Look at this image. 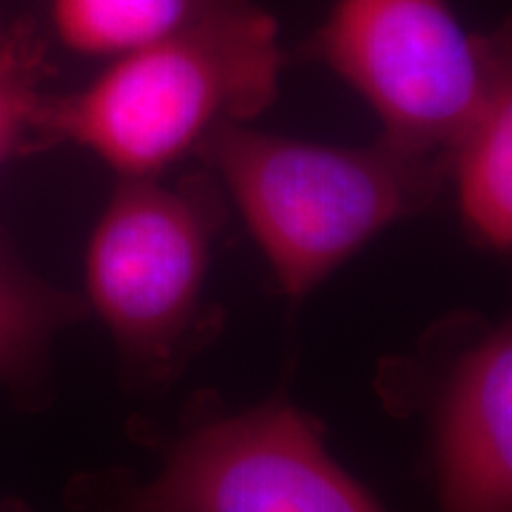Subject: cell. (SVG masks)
I'll return each instance as SVG.
<instances>
[{
  "mask_svg": "<svg viewBox=\"0 0 512 512\" xmlns=\"http://www.w3.org/2000/svg\"><path fill=\"white\" fill-rule=\"evenodd\" d=\"M83 512H387L330 456L311 415L268 401L192 425L145 482L83 486Z\"/></svg>",
  "mask_w": 512,
  "mask_h": 512,
  "instance_id": "cell-5",
  "label": "cell"
},
{
  "mask_svg": "<svg viewBox=\"0 0 512 512\" xmlns=\"http://www.w3.org/2000/svg\"><path fill=\"white\" fill-rule=\"evenodd\" d=\"M252 3L256 0H50V24L64 48L114 60Z\"/></svg>",
  "mask_w": 512,
  "mask_h": 512,
  "instance_id": "cell-8",
  "label": "cell"
},
{
  "mask_svg": "<svg viewBox=\"0 0 512 512\" xmlns=\"http://www.w3.org/2000/svg\"><path fill=\"white\" fill-rule=\"evenodd\" d=\"M441 512H512V332L467 330L432 394Z\"/></svg>",
  "mask_w": 512,
  "mask_h": 512,
  "instance_id": "cell-6",
  "label": "cell"
},
{
  "mask_svg": "<svg viewBox=\"0 0 512 512\" xmlns=\"http://www.w3.org/2000/svg\"><path fill=\"white\" fill-rule=\"evenodd\" d=\"M287 53L280 24L252 3L202 27L110 60L79 93L50 98L38 147L76 143L121 178H157L226 124L273 105Z\"/></svg>",
  "mask_w": 512,
  "mask_h": 512,
  "instance_id": "cell-1",
  "label": "cell"
},
{
  "mask_svg": "<svg viewBox=\"0 0 512 512\" xmlns=\"http://www.w3.org/2000/svg\"><path fill=\"white\" fill-rule=\"evenodd\" d=\"M195 157L238 204L290 299L316 290L384 228L425 211L448 181V152L387 136L339 147L226 124Z\"/></svg>",
  "mask_w": 512,
  "mask_h": 512,
  "instance_id": "cell-2",
  "label": "cell"
},
{
  "mask_svg": "<svg viewBox=\"0 0 512 512\" xmlns=\"http://www.w3.org/2000/svg\"><path fill=\"white\" fill-rule=\"evenodd\" d=\"M48 48L34 22L0 29V164L38 147L36 126L46 105Z\"/></svg>",
  "mask_w": 512,
  "mask_h": 512,
  "instance_id": "cell-10",
  "label": "cell"
},
{
  "mask_svg": "<svg viewBox=\"0 0 512 512\" xmlns=\"http://www.w3.org/2000/svg\"><path fill=\"white\" fill-rule=\"evenodd\" d=\"M3 27H5V24H3V22H0V29H3Z\"/></svg>",
  "mask_w": 512,
  "mask_h": 512,
  "instance_id": "cell-11",
  "label": "cell"
},
{
  "mask_svg": "<svg viewBox=\"0 0 512 512\" xmlns=\"http://www.w3.org/2000/svg\"><path fill=\"white\" fill-rule=\"evenodd\" d=\"M465 230L482 247L508 254L512 245V79L484 102L448 147Z\"/></svg>",
  "mask_w": 512,
  "mask_h": 512,
  "instance_id": "cell-7",
  "label": "cell"
},
{
  "mask_svg": "<svg viewBox=\"0 0 512 512\" xmlns=\"http://www.w3.org/2000/svg\"><path fill=\"white\" fill-rule=\"evenodd\" d=\"M304 55L368 102L382 136L430 152L512 79L510 22L477 34L451 0H335Z\"/></svg>",
  "mask_w": 512,
  "mask_h": 512,
  "instance_id": "cell-3",
  "label": "cell"
},
{
  "mask_svg": "<svg viewBox=\"0 0 512 512\" xmlns=\"http://www.w3.org/2000/svg\"><path fill=\"white\" fill-rule=\"evenodd\" d=\"M83 313L81 299L24 266L0 230V382L27 384L46 363L53 337Z\"/></svg>",
  "mask_w": 512,
  "mask_h": 512,
  "instance_id": "cell-9",
  "label": "cell"
},
{
  "mask_svg": "<svg viewBox=\"0 0 512 512\" xmlns=\"http://www.w3.org/2000/svg\"><path fill=\"white\" fill-rule=\"evenodd\" d=\"M219 190L209 171L171 183L121 178L95 226L88 294L140 375L176 368L200 328L211 242L223 216Z\"/></svg>",
  "mask_w": 512,
  "mask_h": 512,
  "instance_id": "cell-4",
  "label": "cell"
}]
</instances>
